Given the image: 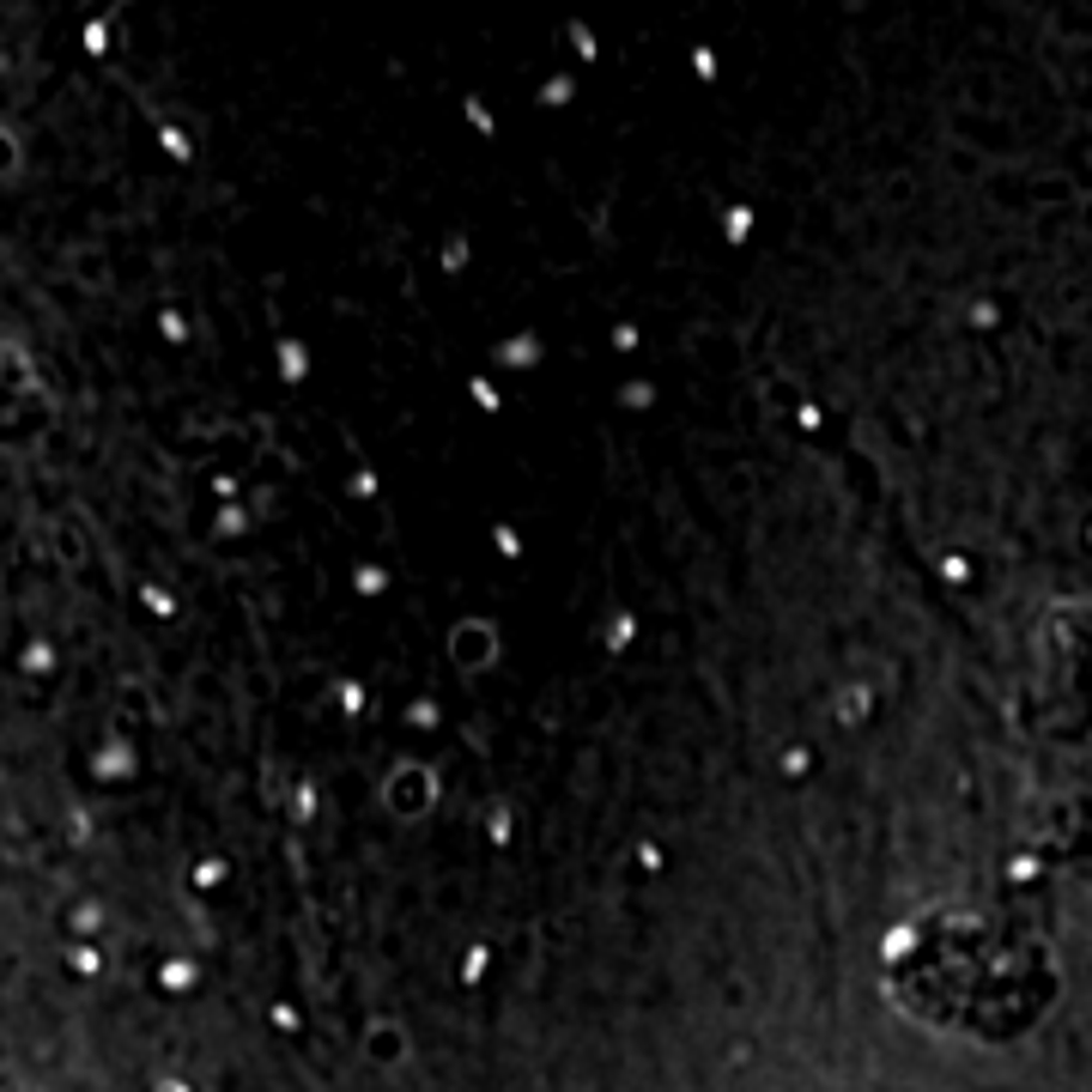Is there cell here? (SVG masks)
I'll list each match as a JSON object with an SVG mask.
<instances>
[{"instance_id":"6da1fadb","label":"cell","mask_w":1092,"mask_h":1092,"mask_svg":"<svg viewBox=\"0 0 1092 1092\" xmlns=\"http://www.w3.org/2000/svg\"><path fill=\"white\" fill-rule=\"evenodd\" d=\"M25 668H31V674H49V668H55V656H49L43 644H31V650H25Z\"/></svg>"},{"instance_id":"7a4b0ae2","label":"cell","mask_w":1092,"mask_h":1092,"mask_svg":"<svg viewBox=\"0 0 1092 1092\" xmlns=\"http://www.w3.org/2000/svg\"><path fill=\"white\" fill-rule=\"evenodd\" d=\"M146 607H152V613H158V619H164V613H176V607H170V595H164V589H146Z\"/></svg>"}]
</instances>
